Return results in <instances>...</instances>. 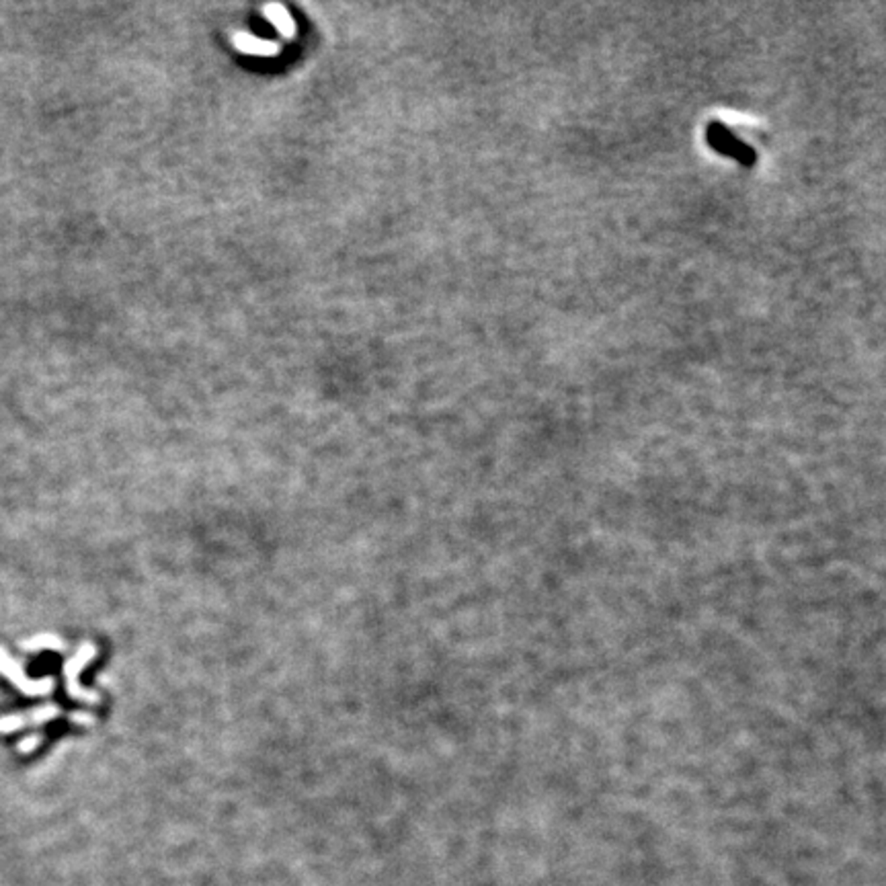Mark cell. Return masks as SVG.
Returning <instances> with one entry per match:
<instances>
[{
  "mask_svg": "<svg viewBox=\"0 0 886 886\" xmlns=\"http://www.w3.org/2000/svg\"><path fill=\"white\" fill-rule=\"evenodd\" d=\"M708 142L714 150H718V152H722V154H726L730 158H737L743 165H751L755 158H757V154H755L753 150L747 144H743L735 133L730 132L728 128H724L722 124H712L710 126Z\"/></svg>",
  "mask_w": 886,
  "mask_h": 886,
  "instance_id": "2",
  "label": "cell"
},
{
  "mask_svg": "<svg viewBox=\"0 0 886 886\" xmlns=\"http://www.w3.org/2000/svg\"><path fill=\"white\" fill-rule=\"evenodd\" d=\"M21 649H25V651H42V649H53V651H58V649H62V640L58 636L42 634V636L23 640L21 642Z\"/></svg>",
  "mask_w": 886,
  "mask_h": 886,
  "instance_id": "7",
  "label": "cell"
},
{
  "mask_svg": "<svg viewBox=\"0 0 886 886\" xmlns=\"http://www.w3.org/2000/svg\"><path fill=\"white\" fill-rule=\"evenodd\" d=\"M232 44L238 51L249 53V56H277L281 51V45L271 40H263V37H255L246 31H234L232 33Z\"/></svg>",
  "mask_w": 886,
  "mask_h": 886,
  "instance_id": "5",
  "label": "cell"
},
{
  "mask_svg": "<svg viewBox=\"0 0 886 886\" xmlns=\"http://www.w3.org/2000/svg\"><path fill=\"white\" fill-rule=\"evenodd\" d=\"M92 657H94V646L87 642V644H83V646L78 649V653H76L70 661H66V664H64L66 689H68V694H70L74 700H81V702H97V700H99V696H97V694H90V692H87V689L78 683V675H81V671L85 669V664L89 663Z\"/></svg>",
  "mask_w": 886,
  "mask_h": 886,
  "instance_id": "3",
  "label": "cell"
},
{
  "mask_svg": "<svg viewBox=\"0 0 886 886\" xmlns=\"http://www.w3.org/2000/svg\"><path fill=\"white\" fill-rule=\"evenodd\" d=\"M263 15H265L267 21L281 33V37H285V40H294L296 37V31H298L296 21H294V17L290 15V10L283 4L269 2V4L263 6Z\"/></svg>",
  "mask_w": 886,
  "mask_h": 886,
  "instance_id": "6",
  "label": "cell"
},
{
  "mask_svg": "<svg viewBox=\"0 0 886 886\" xmlns=\"http://www.w3.org/2000/svg\"><path fill=\"white\" fill-rule=\"evenodd\" d=\"M40 743H42V735H29V737H25V739L17 745V749H19L21 753H29V751L37 749V747H40Z\"/></svg>",
  "mask_w": 886,
  "mask_h": 886,
  "instance_id": "8",
  "label": "cell"
},
{
  "mask_svg": "<svg viewBox=\"0 0 886 886\" xmlns=\"http://www.w3.org/2000/svg\"><path fill=\"white\" fill-rule=\"evenodd\" d=\"M0 675H4L17 689H21L27 696H47L51 694V687H53L51 677L29 679L21 663H17L4 646H0Z\"/></svg>",
  "mask_w": 886,
  "mask_h": 886,
  "instance_id": "1",
  "label": "cell"
},
{
  "mask_svg": "<svg viewBox=\"0 0 886 886\" xmlns=\"http://www.w3.org/2000/svg\"><path fill=\"white\" fill-rule=\"evenodd\" d=\"M60 714V708L56 704H45L40 708L29 710V712H21V714H8L0 718V733H15L27 726H37L53 720Z\"/></svg>",
  "mask_w": 886,
  "mask_h": 886,
  "instance_id": "4",
  "label": "cell"
}]
</instances>
